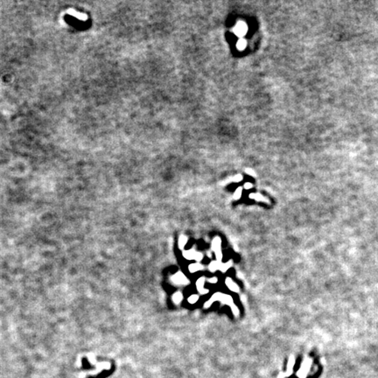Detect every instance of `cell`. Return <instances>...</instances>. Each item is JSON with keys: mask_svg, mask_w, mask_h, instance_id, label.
<instances>
[{"mask_svg": "<svg viewBox=\"0 0 378 378\" xmlns=\"http://www.w3.org/2000/svg\"><path fill=\"white\" fill-rule=\"evenodd\" d=\"M233 265V262L232 261H228V262H227L226 264H221L220 265V267H219V270L221 271V272H226L230 267H231V265Z\"/></svg>", "mask_w": 378, "mask_h": 378, "instance_id": "cell-16", "label": "cell"}, {"mask_svg": "<svg viewBox=\"0 0 378 378\" xmlns=\"http://www.w3.org/2000/svg\"><path fill=\"white\" fill-rule=\"evenodd\" d=\"M221 263H218L217 261H212L210 264H209V265H208V270L210 271H212V272H214V271H216L217 270H219V267H220V265H221Z\"/></svg>", "mask_w": 378, "mask_h": 378, "instance_id": "cell-14", "label": "cell"}, {"mask_svg": "<svg viewBox=\"0 0 378 378\" xmlns=\"http://www.w3.org/2000/svg\"><path fill=\"white\" fill-rule=\"evenodd\" d=\"M203 265H201L200 264H199V263H196V264H191L189 266H188V270H189V271L190 272H192V273H194V272H196V271H201V270H203Z\"/></svg>", "mask_w": 378, "mask_h": 378, "instance_id": "cell-10", "label": "cell"}, {"mask_svg": "<svg viewBox=\"0 0 378 378\" xmlns=\"http://www.w3.org/2000/svg\"><path fill=\"white\" fill-rule=\"evenodd\" d=\"M207 282L210 283V284H216V283L218 282V278H215V277H214V278H208V279H207Z\"/></svg>", "mask_w": 378, "mask_h": 378, "instance_id": "cell-23", "label": "cell"}, {"mask_svg": "<svg viewBox=\"0 0 378 378\" xmlns=\"http://www.w3.org/2000/svg\"><path fill=\"white\" fill-rule=\"evenodd\" d=\"M247 47V40L243 38L238 40L237 43H236V48L239 51H242L243 49H245V47Z\"/></svg>", "mask_w": 378, "mask_h": 378, "instance_id": "cell-12", "label": "cell"}, {"mask_svg": "<svg viewBox=\"0 0 378 378\" xmlns=\"http://www.w3.org/2000/svg\"><path fill=\"white\" fill-rule=\"evenodd\" d=\"M249 198L250 199H254L257 201H263V202H266V203H270L269 200L265 197L264 195H262L261 194H258V193H253L249 194Z\"/></svg>", "mask_w": 378, "mask_h": 378, "instance_id": "cell-7", "label": "cell"}, {"mask_svg": "<svg viewBox=\"0 0 378 378\" xmlns=\"http://www.w3.org/2000/svg\"><path fill=\"white\" fill-rule=\"evenodd\" d=\"M245 173H248V174L250 175V176H253V177L256 176V173H255L253 170H252V169H250V168H246V169H245Z\"/></svg>", "mask_w": 378, "mask_h": 378, "instance_id": "cell-22", "label": "cell"}, {"mask_svg": "<svg viewBox=\"0 0 378 378\" xmlns=\"http://www.w3.org/2000/svg\"><path fill=\"white\" fill-rule=\"evenodd\" d=\"M221 238L219 236H215L212 241V250L215 253L216 261L218 263H221V259H222V253H221Z\"/></svg>", "mask_w": 378, "mask_h": 378, "instance_id": "cell-1", "label": "cell"}, {"mask_svg": "<svg viewBox=\"0 0 378 378\" xmlns=\"http://www.w3.org/2000/svg\"><path fill=\"white\" fill-rule=\"evenodd\" d=\"M219 301H221L222 304H224V305H228L229 306H231L232 305H234V302H233V298L231 297V296H229V295H228V294H221V299H220V300Z\"/></svg>", "mask_w": 378, "mask_h": 378, "instance_id": "cell-8", "label": "cell"}, {"mask_svg": "<svg viewBox=\"0 0 378 378\" xmlns=\"http://www.w3.org/2000/svg\"><path fill=\"white\" fill-rule=\"evenodd\" d=\"M199 299V296L198 295H191L188 299H187V302L189 304H195Z\"/></svg>", "mask_w": 378, "mask_h": 378, "instance_id": "cell-18", "label": "cell"}, {"mask_svg": "<svg viewBox=\"0 0 378 378\" xmlns=\"http://www.w3.org/2000/svg\"><path fill=\"white\" fill-rule=\"evenodd\" d=\"M221 292H215V293H214L213 294V296L204 304V308L205 309H207V308H208V307H210L212 305H213V303L214 302H215V301H219L220 300V299H221Z\"/></svg>", "mask_w": 378, "mask_h": 378, "instance_id": "cell-5", "label": "cell"}, {"mask_svg": "<svg viewBox=\"0 0 378 378\" xmlns=\"http://www.w3.org/2000/svg\"><path fill=\"white\" fill-rule=\"evenodd\" d=\"M196 252H197V251H195L194 249H189V250H184V251H183V257H184L186 259H187V260H193V259L195 258Z\"/></svg>", "mask_w": 378, "mask_h": 378, "instance_id": "cell-9", "label": "cell"}, {"mask_svg": "<svg viewBox=\"0 0 378 378\" xmlns=\"http://www.w3.org/2000/svg\"><path fill=\"white\" fill-rule=\"evenodd\" d=\"M230 308H231V310H232V312H233V314H234L235 317L239 316V310H238V308L235 306V304L232 305V306H230Z\"/></svg>", "mask_w": 378, "mask_h": 378, "instance_id": "cell-20", "label": "cell"}, {"mask_svg": "<svg viewBox=\"0 0 378 378\" xmlns=\"http://www.w3.org/2000/svg\"><path fill=\"white\" fill-rule=\"evenodd\" d=\"M242 187H238L236 188L235 192L233 194V198L234 200H239L242 196Z\"/></svg>", "mask_w": 378, "mask_h": 378, "instance_id": "cell-17", "label": "cell"}, {"mask_svg": "<svg viewBox=\"0 0 378 378\" xmlns=\"http://www.w3.org/2000/svg\"><path fill=\"white\" fill-rule=\"evenodd\" d=\"M171 281H172V283H173L175 285H187L189 283L187 277L180 271H179L176 274H174L173 276H172Z\"/></svg>", "mask_w": 378, "mask_h": 378, "instance_id": "cell-3", "label": "cell"}, {"mask_svg": "<svg viewBox=\"0 0 378 378\" xmlns=\"http://www.w3.org/2000/svg\"><path fill=\"white\" fill-rule=\"evenodd\" d=\"M230 179H231V181H233V182H240L242 180V174H236Z\"/></svg>", "mask_w": 378, "mask_h": 378, "instance_id": "cell-19", "label": "cell"}, {"mask_svg": "<svg viewBox=\"0 0 378 378\" xmlns=\"http://www.w3.org/2000/svg\"><path fill=\"white\" fill-rule=\"evenodd\" d=\"M225 284H226V285L228 286V288L230 290V291H232V292H239V287H238V285L230 278H226V280H225Z\"/></svg>", "mask_w": 378, "mask_h": 378, "instance_id": "cell-6", "label": "cell"}, {"mask_svg": "<svg viewBox=\"0 0 378 378\" xmlns=\"http://www.w3.org/2000/svg\"><path fill=\"white\" fill-rule=\"evenodd\" d=\"M182 299H183V295H182V293L180 292H176L173 293V301L174 304L179 305L182 301Z\"/></svg>", "mask_w": 378, "mask_h": 378, "instance_id": "cell-11", "label": "cell"}, {"mask_svg": "<svg viewBox=\"0 0 378 378\" xmlns=\"http://www.w3.org/2000/svg\"><path fill=\"white\" fill-rule=\"evenodd\" d=\"M205 280H206V278H205L204 277H201V278H200L196 281V287H197L198 292H199L200 294H207V293H208V292H209L207 289H204Z\"/></svg>", "mask_w": 378, "mask_h": 378, "instance_id": "cell-4", "label": "cell"}, {"mask_svg": "<svg viewBox=\"0 0 378 378\" xmlns=\"http://www.w3.org/2000/svg\"><path fill=\"white\" fill-rule=\"evenodd\" d=\"M233 32L237 37L242 39L248 32V26L244 21H238L233 28Z\"/></svg>", "mask_w": 378, "mask_h": 378, "instance_id": "cell-2", "label": "cell"}, {"mask_svg": "<svg viewBox=\"0 0 378 378\" xmlns=\"http://www.w3.org/2000/svg\"><path fill=\"white\" fill-rule=\"evenodd\" d=\"M243 187H244V188H245L246 190H249V189H251L252 187H253V185H252L251 183H249V182H247V183H245V184H244Z\"/></svg>", "mask_w": 378, "mask_h": 378, "instance_id": "cell-24", "label": "cell"}, {"mask_svg": "<svg viewBox=\"0 0 378 378\" xmlns=\"http://www.w3.org/2000/svg\"><path fill=\"white\" fill-rule=\"evenodd\" d=\"M71 15H73V16H74V17H76V18H78L79 19H81V20H86L87 19H88V17H87V15L86 14H84V13H76L75 11H74V10H70L69 12H68Z\"/></svg>", "mask_w": 378, "mask_h": 378, "instance_id": "cell-15", "label": "cell"}, {"mask_svg": "<svg viewBox=\"0 0 378 378\" xmlns=\"http://www.w3.org/2000/svg\"><path fill=\"white\" fill-rule=\"evenodd\" d=\"M187 241H188L187 237L186 235H181L180 236V238H179V242H178V244H179V248H180V249H184V247L186 246V244H187Z\"/></svg>", "mask_w": 378, "mask_h": 378, "instance_id": "cell-13", "label": "cell"}, {"mask_svg": "<svg viewBox=\"0 0 378 378\" xmlns=\"http://www.w3.org/2000/svg\"><path fill=\"white\" fill-rule=\"evenodd\" d=\"M202 258H203V255L200 253V252H196V255H195V260L196 261H198V262H200V261H201L202 260Z\"/></svg>", "mask_w": 378, "mask_h": 378, "instance_id": "cell-21", "label": "cell"}]
</instances>
